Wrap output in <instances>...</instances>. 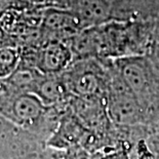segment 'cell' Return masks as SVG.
Here are the masks:
<instances>
[{"mask_svg":"<svg viewBox=\"0 0 159 159\" xmlns=\"http://www.w3.org/2000/svg\"><path fill=\"white\" fill-rule=\"evenodd\" d=\"M67 107H48L36 94L12 89L7 84L0 96V116L33 134L45 147Z\"/></svg>","mask_w":159,"mask_h":159,"instance_id":"6da1fadb","label":"cell"},{"mask_svg":"<svg viewBox=\"0 0 159 159\" xmlns=\"http://www.w3.org/2000/svg\"><path fill=\"white\" fill-rule=\"evenodd\" d=\"M99 59L73 61L62 73L66 85L73 97L106 100L110 67H103Z\"/></svg>","mask_w":159,"mask_h":159,"instance_id":"3957f363","label":"cell"},{"mask_svg":"<svg viewBox=\"0 0 159 159\" xmlns=\"http://www.w3.org/2000/svg\"><path fill=\"white\" fill-rule=\"evenodd\" d=\"M6 89V83L4 79H0V96L4 93V90Z\"/></svg>","mask_w":159,"mask_h":159,"instance_id":"9a60e30c","label":"cell"},{"mask_svg":"<svg viewBox=\"0 0 159 159\" xmlns=\"http://www.w3.org/2000/svg\"><path fill=\"white\" fill-rule=\"evenodd\" d=\"M83 30L79 19L70 9L50 7L42 12L40 32L42 43L69 40Z\"/></svg>","mask_w":159,"mask_h":159,"instance_id":"5b68a950","label":"cell"},{"mask_svg":"<svg viewBox=\"0 0 159 159\" xmlns=\"http://www.w3.org/2000/svg\"><path fill=\"white\" fill-rule=\"evenodd\" d=\"M44 105L48 107H62L69 104L73 96L70 93L62 74L43 75L34 91Z\"/></svg>","mask_w":159,"mask_h":159,"instance_id":"9c48e42d","label":"cell"},{"mask_svg":"<svg viewBox=\"0 0 159 159\" xmlns=\"http://www.w3.org/2000/svg\"><path fill=\"white\" fill-rule=\"evenodd\" d=\"M149 57L152 60V62H153L155 67H156V69L159 71V42L153 46V48H152V55Z\"/></svg>","mask_w":159,"mask_h":159,"instance_id":"5bb4252c","label":"cell"},{"mask_svg":"<svg viewBox=\"0 0 159 159\" xmlns=\"http://www.w3.org/2000/svg\"><path fill=\"white\" fill-rule=\"evenodd\" d=\"M2 44H12V45L19 46L18 43L16 41V39L5 31L4 27H3L1 21H0V45H2Z\"/></svg>","mask_w":159,"mask_h":159,"instance_id":"4fadbf2b","label":"cell"},{"mask_svg":"<svg viewBox=\"0 0 159 159\" xmlns=\"http://www.w3.org/2000/svg\"><path fill=\"white\" fill-rule=\"evenodd\" d=\"M28 3L23 0H0V20L11 11H24Z\"/></svg>","mask_w":159,"mask_h":159,"instance_id":"7c38bea8","label":"cell"},{"mask_svg":"<svg viewBox=\"0 0 159 159\" xmlns=\"http://www.w3.org/2000/svg\"><path fill=\"white\" fill-rule=\"evenodd\" d=\"M69 45L62 41H47L39 47L37 69L45 75L62 74L73 63Z\"/></svg>","mask_w":159,"mask_h":159,"instance_id":"52a82bcc","label":"cell"},{"mask_svg":"<svg viewBox=\"0 0 159 159\" xmlns=\"http://www.w3.org/2000/svg\"><path fill=\"white\" fill-rule=\"evenodd\" d=\"M45 150L33 134L0 116V159H27Z\"/></svg>","mask_w":159,"mask_h":159,"instance_id":"277c9868","label":"cell"},{"mask_svg":"<svg viewBox=\"0 0 159 159\" xmlns=\"http://www.w3.org/2000/svg\"><path fill=\"white\" fill-rule=\"evenodd\" d=\"M70 11L79 19L83 29L111 22V6L107 0H73Z\"/></svg>","mask_w":159,"mask_h":159,"instance_id":"ba28073f","label":"cell"},{"mask_svg":"<svg viewBox=\"0 0 159 159\" xmlns=\"http://www.w3.org/2000/svg\"><path fill=\"white\" fill-rule=\"evenodd\" d=\"M89 134V130L73 113L68 105L61 117L57 129L47 141L46 149L66 151L73 147L81 146Z\"/></svg>","mask_w":159,"mask_h":159,"instance_id":"8992f818","label":"cell"},{"mask_svg":"<svg viewBox=\"0 0 159 159\" xmlns=\"http://www.w3.org/2000/svg\"><path fill=\"white\" fill-rule=\"evenodd\" d=\"M43 75L44 74L40 72L38 69L19 64L18 68L13 71L11 76L4 80L6 84L12 89L23 91V93H34Z\"/></svg>","mask_w":159,"mask_h":159,"instance_id":"30bf717a","label":"cell"},{"mask_svg":"<svg viewBox=\"0 0 159 159\" xmlns=\"http://www.w3.org/2000/svg\"><path fill=\"white\" fill-rule=\"evenodd\" d=\"M118 75L146 113L149 121L159 114V71L149 57L138 55L113 61Z\"/></svg>","mask_w":159,"mask_h":159,"instance_id":"7a4b0ae2","label":"cell"},{"mask_svg":"<svg viewBox=\"0 0 159 159\" xmlns=\"http://www.w3.org/2000/svg\"><path fill=\"white\" fill-rule=\"evenodd\" d=\"M21 52L20 47L12 44L0 45V79H6L18 68Z\"/></svg>","mask_w":159,"mask_h":159,"instance_id":"8fae6325","label":"cell"}]
</instances>
